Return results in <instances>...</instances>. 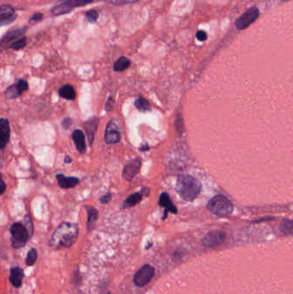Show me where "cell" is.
<instances>
[{"label":"cell","mask_w":293,"mask_h":294,"mask_svg":"<svg viewBox=\"0 0 293 294\" xmlns=\"http://www.w3.org/2000/svg\"><path fill=\"white\" fill-rule=\"evenodd\" d=\"M225 240V233L222 231H213L207 233L202 239V243L207 248L220 246Z\"/></svg>","instance_id":"cell-8"},{"label":"cell","mask_w":293,"mask_h":294,"mask_svg":"<svg viewBox=\"0 0 293 294\" xmlns=\"http://www.w3.org/2000/svg\"><path fill=\"white\" fill-rule=\"evenodd\" d=\"M154 274H155L154 267L149 264H146L135 274L133 282L138 288L145 287V285L148 284L151 281L152 277L154 276Z\"/></svg>","instance_id":"cell-7"},{"label":"cell","mask_w":293,"mask_h":294,"mask_svg":"<svg viewBox=\"0 0 293 294\" xmlns=\"http://www.w3.org/2000/svg\"><path fill=\"white\" fill-rule=\"evenodd\" d=\"M25 45H26V38L23 37L13 41L10 45V48L15 49V50H19V49L25 48Z\"/></svg>","instance_id":"cell-25"},{"label":"cell","mask_w":293,"mask_h":294,"mask_svg":"<svg viewBox=\"0 0 293 294\" xmlns=\"http://www.w3.org/2000/svg\"><path fill=\"white\" fill-rule=\"evenodd\" d=\"M142 194L140 193H135L133 195H130L129 197L126 199L123 206H122V208H127V207H132L133 206L137 205L138 202H140L142 200Z\"/></svg>","instance_id":"cell-21"},{"label":"cell","mask_w":293,"mask_h":294,"mask_svg":"<svg viewBox=\"0 0 293 294\" xmlns=\"http://www.w3.org/2000/svg\"><path fill=\"white\" fill-rule=\"evenodd\" d=\"M71 123H72V119H70V118H66L65 120H63V127H65L66 129H67V128L71 126Z\"/></svg>","instance_id":"cell-33"},{"label":"cell","mask_w":293,"mask_h":294,"mask_svg":"<svg viewBox=\"0 0 293 294\" xmlns=\"http://www.w3.org/2000/svg\"><path fill=\"white\" fill-rule=\"evenodd\" d=\"M281 1H289V0H281Z\"/></svg>","instance_id":"cell-39"},{"label":"cell","mask_w":293,"mask_h":294,"mask_svg":"<svg viewBox=\"0 0 293 294\" xmlns=\"http://www.w3.org/2000/svg\"><path fill=\"white\" fill-rule=\"evenodd\" d=\"M93 3V0H59L52 9L54 16H60L71 12L77 7H82Z\"/></svg>","instance_id":"cell-4"},{"label":"cell","mask_w":293,"mask_h":294,"mask_svg":"<svg viewBox=\"0 0 293 294\" xmlns=\"http://www.w3.org/2000/svg\"><path fill=\"white\" fill-rule=\"evenodd\" d=\"M196 38L200 41H206L207 39V34L206 31L199 30L196 33Z\"/></svg>","instance_id":"cell-30"},{"label":"cell","mask_w":293,"mask_h":294,"mask_svg":"<svg viewBox=\"0 0 293 294\" xmlns=\"http://www.w3.org/2000/svg\"><path fill=\"white\" fill-rule=\"evenodd\" d=\"M135 106L138 110H141V111H147L150 110V103L144 96H139L138 99L136 100Z\"/></svg>","instance_id":"cell-24"},{"label":"cell","mask_w":293,"mask_h":294,"mask_svg":"<svg viewBox=\"0 0 293 294\" xmlns=\"http://www.w3.org/2000/svg\"><path fill=\"white\" fill-rule=\"evenodd\" d=\"M87 212H88V229H92L98 218V212L93 206H87Z\"/></svg>","instance_id":"cell-23"},{"label":"cell","mask_w":293,"mask_h":294,"mask_svg":"<svg viewBox=\"0 0 293 294\" xmlns=\"http://www.w3.org/2000/svg\"><path fill=\"white\" fill-rule=\"evenodd\" d=\"M23 278H24V271H23L21 267H12L11 271V276H10V281H11V284L13 285L16 288H20Z\"/></svg>","instance_id":"cell-17"},{"label":"cell","mask_w":293,"mask_h":294,"mask_svg":"<svg viewBox=\"0 0 293 294\" xmlns=\"http://www.w3.org/2000/svg\"><path fill=\"white\" fill-rule=\"evenodd\" d=\"M65 163H66V164L72 163V158L69 157H66V158H65Z\"/></svg>","instance_id":"cell-37"},{"label":"cell","mask_w":293,"mask_h":294,"mask_svg":"<svg viewBox=\"0 0 293 294\" xmlns=\"http://www.w3.org/2000/svg\"><path fill=\"white\" fill-rule=\"evenodd\" d=\"M111 199H112V195H111L110 193H107V194L104 195V196L100 199V202L101 203H103V204H107V203L110 202Z\"/></svg>","instance_id":"cell-31"},{"label":"cell","mask_w":293,"mask_h":294,"mask_svg":"<svg viewBox=\"0 0 293 294\" xmlns=\"http://www.w3.org/2000/svg\"><path fill=\"white\" fill-rule=\"evenodd\" d=\"M1 181H2V176L0 174V182H1Z\"/></svg>","instance_id":"cell-38"},{"label":"cell","mask_w":293,"mask_h":294,"mask_svg":"<svg viewBox=\"0 0 293 294\" xmlns=\"http://www.w3.org/2000/svg\"><path fill=\"white\" fill-rule=\"evenodd\" d=\"M107 2L114 5H121V4H127V3H133L138 2L139 0H106Z\"/></svg>","instance_id":"cell-29"},{"label":"cell","mask_w":293,"mask_h":294,"mask_svg":"<svg viewBox=\"0 0 293 294\" xmlns=\"http://www.w3.org/2000/svg\"><path fill=\"white\" fill-rule=\"evenodd\" d=\"M113 104H114V99H113V97H109V99L107 100V104H106V110L109 111L112 110Z\"/></svg>","instance_id":"cell-32"},{"label":"cell","mask_w":293,"mask_h":294,"mask_svg":"<svg viewBox=\"0 0 293 294\" xmlns=\"http://www.w3.org/2000/svg\"><path fill=\"white\" fill-rule=\"evenodd\" d=\"M56 178L58 180L59 187L64 189L74 188L79 183V179L77 177H73V176L66 177L64 175L59 174L56 176Z\"/></svg>","instance_id":"cell-15"},{"label":"cell","mask_w":293,"mask_h":294,"mask_svg":"<svg viewBox=\"0 0 293 294\" xmlns=\"http://www.w3.org/2000/svg\"><path fill=\"white\" fill-rule=\"evenodd\" d=\"M28 89V83L25 80H19L17 84L11 85L8 87L4 92V96L7 99H15L18 96H21L23 92Z\"/></svg>","instance_id":"cell-10"},{"label":"cell","mask_w":293,"mask_h":294,"mask_svg":"<svg viewBox=\"0 0 293 294\" xmlns=\"http://www.w3.org/2000/svg\"><path fill=\"white\" fill-rule=\"evenodd\" d=\"M98 17H99V15H98V12H97V10H88L86 13H85V17H86L87 21H88L89 23H91V24L96 23Z\"/></svg>","instance_id":"cell-27"},{"label":"cell","mask_w":293,"mask_h":294,"mask_svg":"<svg viewBox=\"0 0 293 294\" xmlns=\"http://www.w3.org/2000/svg\"><path fill=\"white\" fill-rule=\"evenodd\" d=\"M140 167H141V160L139 158L129 161L128 164H126L123 170V177L127 181H131L132 179L138 174Z\"/></svg>","instance_id":"cell-11"},{"label":"cell","mask_w":293,"mask_h":294,"mask_svg":"<svg viewBox=\"0 0 293 294\" xmlns=\"http://www.w3.org/2000/svg\"><path fill=\"white\" fill-rule=\"evenodd\" d=\"M97 124H98V119L97 118H91L89 120H87L84 123V129L86 132L87 136L90 141V144L93 143L94 138H95V133L97 131Z\"/></svg>","instance_id":"cell-16"},{"label":"cell","mask_w":293,"mask_h":294,"mask_svg":"<svg viewBox=\"0 0 293 294\" xmlns=\"http://www.w3.org/2000/svg\"><path fill=\"white\" fill-rule=\"evenodd\" d=\"M145 193V196H147V195L150 194V188H144L141 190V194L143 195Z\"/></svg>","instance_id":"cell-36"},{"label":"cell","mask_w":293,"mask_h":294,"mask_svg":"<svg viewBox=\"0 0 293 294\" xmlns=\"http://www.w3.org/2000/svg\"><path fill=\"white\" fill-rule=\"evenodd\" d=\"M130 65H131V61L127 57L122 56L114 62V70L115 72H122V71L127 70Z\"/></svg>","instance_id":"cell-22"},{"label":"cell","mask_w":293,"mask_h":294,"mask_svg":"<svg viewBox=\"0 0 293 294\" xmlns=\"http://www.w3.org/2000/svg\"><path fill=\"white\" fill-rule=\"evenodd\" d=\"M159 205L161 206L162 207L167 209V211L172 212L174 214L177 213V209H176L175 205L173 204V202L169 199V195H168L167 193H162L161 196H160Z\"/></svg>","instance_id":"cell-18"},{"label":"cell","mask_w":293,"mask_h":294,"mask_svg":"<svg viewBox=\"0 0 293 294\" xmlns=\"http://www.w3.org/2000/svg\"><path fill=\"white\" fill-rule=\"evenodd\" d=\"M11 130L10 124L7 119H0V150L4 149L10 140Z\"/></svg>","instance_id":"cell-12"},{"label":"cell","mask_w":293,"mask_h":294,"mask_svg":"<svg viewBox=\"0 0 293 294\" xmlns=\"http://www.w3.org/2000/svg\"><path fill=\"white\" fill-rule=\"evenodd\" d=\"M43 17V15L41 13H35L33 17L30 18V21H39L42 19Z\"/></svg>","instance_id":"cell-34"},{"label":"cell","mask_w":293,"mask_h":294,"mask_svg":"<svg viewBox=\"0 0 293 294\" xmlns=\"http://www.w3.org/2000/svg\"><path fill=\"white\" fill-rule=\"evenodd\" d=\"M259 17H260V12L258 8L256 6L252 7L237 19L235 22V26L238 29L242 30L249 27L252 24H254L255 21L258 19Z\"/></svg>","instance_id":"cell-6"},{"label":"cell","mask_w":293,"mask_h":294,"mask_svg":"<svg viewBox=\"0 0 293 294\" xmlns=\"http://www.w3.org/2000/svg\"><path fill=\"white\" fill-rule=\"evenodd\" d=\"M79 235V227L75 224L72 223H62L56 229L52 236L50 245L59 249V248H68L76 242Z\"/></svg>","instance_id":"cell-1"},{"label":"cell","mask_w":293,"mask_h":294,"mask_svg":"<svg viewBox=\"0 0 293 294\" xmlns=\"http://www.w3.org/2000/svg\"><path fill=\"white\" fill-rule=\"evenodd\" d=\"M293 224L292 220H286L284 221L281 226V231L286 235H292L293 234Z\"/></svg>","instance_id":"cell-26"},{"label":"cell","mask_w":293,"mask_h":294,"mask_svg":"<svg viewBox=\"0 0 293 294\" xmlns=\"http://www.w3.org/2000/svg\"><path fill=\"white\" fill-rule=\"evenodd\" d=\"M17 17L13 7L11 5L0 6V25L11 24Z\"/></svg>","instance_id":"cell-13"},{"label":"cell","mask_w":293,"mask_h":294,"mask_svg":"<svg viewBox=\"0 0 293 294\" xmlns=\"http://www.w3.org/2000/svg\"><path fill=\"white\" fill-rule=\"evenodd\" d=\"M59 96L66 100H74L76 97V92L74 90V88L70 85H66L61 87L59 89Z\"/></svg>","instance_id":"cell-20"},{"label":"cell","mask_w":293,"mask_h":294,"mask_svg":"<svg viewBox=\"0 0 293 294\" xmlns=\"http://www.w3.org/2000/svg\"><path fill=\"white\" fill-rule=\"evenodd\" d=\"M73 140L74 144L76 146L77 150L80 151V153H85L86 151V145L84 140V134L83 131L77 129L73 133Z\"/></svg>","instance_id":"cell-14"},{"label":"cell","mask_w":293,"mask_h":294,"mask_svg":"<svg viewBox=\"0 0 293 294\" xmlns=\"http://www.w3.org/2000/svg\"><path fill=\"white\" fill-rule=\"evenodd\" d=\"M11 243L15 249H20L28 242V232L26 226L21 223H15L11 227Z\"/></svg>","instance_id":"cell-5"},{"label":"cell","mask_w":293,"mask_h":294,"mask_svg":"<svg viewBox=\"0 0 293 294\" xmlns=\"http://www.w3.org/2000/svg\"><path fill=\"white\" fill-rule=\"evenodd\" d=\"M176 191L186 202H192L201 190V183L189 175H180L176 182Z\"/></svg>","instance_id":"cell-2"},{"label":"cell","mask_w":293,"mask_h":294,"mask_svg":"<svg viewBox=\"0 0 293 294\" xmlns=\"http://www.w3.org/2000/svg\"><path fill=\"white\" fill-rule=\"evenodd\" d=\"M121 141V132L114 120L108 122L105 132V141L108 145L116 144Z\"/></svg>","instance_id":"cell-9"},{"label":"cell","mask_w":293,"mask_h":294,"mask_svg":"<svg viewBox=\"0 0 293 294\" xmlns=\"http://www.w3.org/2000/svg\"><path fill=\"white\" fill-rule=\"evenodd\" d=\"M5 190H6V184L2 181L0 182V195H3Z\"/></svg>","instance_id":"cell-35"},{"label":"cell","mask_w":293,"mask_h":294,"mask_svg":"<svg viewBox=\"0 0 293 294\" xmlns=\"http://www.w3.org/2000/svg\"><path fill=\"white\" fill-rule=\"evenodd\" d=\"M36 258H37V252H36V250L35 249H31L30 251L28 253L26 264H27L28 266H32L33 264H35Z\"/></svg>","instance_id":"cell-28"},{"label":"cell","mask_w":293,"mask_h":294,"mask_svg":"<svg viewBox=\"0 0 293 294\" xmlns=\"http://www.w3.org/2000/svg\"><path fill=\"white\" fill-rule=\"evenodd\" d=\"M207 208L214 215L225 217L232 212L233 206L224 195H218L211 199L207 204Z\"/></svg>","instance_id":"cell-3"},{"label":"cell","mask_w":293,"mask_h":294,"mask_svg":"<svg viewBox=\"0 0 293 294\" xmlns=\"http://www.w3.org/2000/svg\"><path fill=\"white\" fill-rule=\"evenodd\" d=\"M24 30L22 29H17V30H12L11 32H9L7 34L4 35V38L0 41V44L1 46H7L10 43H12L15 40H18V37H20L22 34H23Z\"/></svg>","instance_id":"cell-19"}]
</instances>
